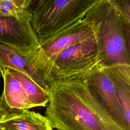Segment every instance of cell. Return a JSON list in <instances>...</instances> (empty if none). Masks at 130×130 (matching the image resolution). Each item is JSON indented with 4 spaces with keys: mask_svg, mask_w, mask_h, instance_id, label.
<instances>
[{
    "mask_svg": "<svg viewBox=\"0 0 130 130\" xmlns=\"http://www.w3.org/2000/svg\"><path fill=\"white\" fill-rule=\"evenodd\" d=\"M45 115L57 130H127L91 94L84 80L55 82Z\"/></svg>",
    "mask_w": 130,
    "mask_h": 130,
    "instance_id": "obj_1",
    "label": "cell"
},
{
    "mask_svg": "<svg viewBox=\"0 0 130 130\" xmlns=\"http://www.w3.org/2000/svg\"><path fill=\"white\" fill-rule=\"evenodd\" d=\"M109 0H43L31 11L40 46L94 18Z\"/></svg>",
    "mask_w": 130,
    "mask_h": 130,
    "instance_id": "obj_2",
    "label": "cell"
},
{
    "mask_svg": "<svg viewBox=\"0 0 130 130\" xmlns=\"http://www.w3.org/2000/svg\"><path fill=\"white\" fill-rule=\"evenodd\" d=\"M43 52L51 84L58 81L84 80L104 63L99 34L83 43L59 52L47 54L43 50Z\"/></svg>",
    "mask_w": 130,
    "mask_h": 130,
    "instance_id": "obj_3",
    "label": "cell"
},
{
    "mask_svg": "<svg viewBox=\"0 0 130 130\" xmlns=\"http://www.w3.org/2000/svg\"><path fill=\"white\" fill-rule=\"evenodd\" d=\"M99 37L105 64H129L127 23L122 16L116 0H109L96 13Z\"/></svg>",
    "mask_w": 130,
    "mask_h": 130,
    "instance_id": "obj_4",
    "label": "cell"
},
{
    "mask_svg": "<svg viewBox=\"0 0 130 130\" xmlns=\"http://www.w3.org/2000/svg\"><path fill=\"white\" fill-rule=\"evenodd\" d=\"M10 69L27 76L48 91L51 83L40 46L17 49L0 44V73Z\"/></svg>",
    "mask_w": 130,
    "mask_h": 130,
    "instance_id": "obj_5",
    "label": "cell"
},
{
    "mask_svg": "<svg viewBox=\"0 0 130 130\" xmlns=\"http://www.w3.org/2000/svg\"><path fill=\"white\" fill-rule=\"evenodd\" d=\"M91 94L127 130L108 64L102 63L84 79Z\"/></svg>",
    "mask_w": 130,
    "mask_h": 130,
    "instance_id": "obj_6",
    "label": "cell"
},
{
    "mask_svg": "<svg viewBox=\"0 0 130 130\" xmlns=\"http://www.w3.org/2000/svg\"><path fill=\"white\" fill-rule=\"evenodd\" d=\"M31 20L0 14V44L17 49L40 46Z\"/></svg>",
    "mask_w": 130,
    "mask_h": 130,
    "instance_id": "obj_7",
    "label": "cell"
},
{
    "mask_svg": "<svg viewBox=\"0 0 130 130\" xmlns=\"http://www.w3.org/2000/svg\"><path fill=\"white\" fill-rule=\"evenodd\" d=\"M0 126L6 130H53L46 116L29 109L4 111L0 115Z\"/></svg>",
    "mask_w": 130,
    "mask_h": 130,
    "instance_id": "obj_8",
    "label": "cell"
},
{
    "mask_svg": "<svg viewBox=\"0 0 130 130\" xmlns=\"http://www.w3.org/2000/svg\"><path fill=\"white\" fill-rule=\"evenodd\" d=\"M99 23L95 17L90 21L59 36L48 44L41 47L47 54L54 53L96 36L99 34Z\"/></svg>",
    "mask_w": 130,
    "mask_h": 130,
    "instance_id": "obj_9",
    "label": "cell"
},
{
    "mask_svg": "<svg viewBox=\"0 0 130 130\" xmlns=\"http://www.w3.org/2000/svg\"><path fill=\"white\" fill-rule=\"evenodd\" d=\"M4 80V90L1 95L4 111L29 109L35 107L30 102L20 82L8 69L0 73Z\"/></svg>",
    "mask_w": 130,
    "mask_h": 130,
    "instance_id": "obj_10",
    "label": "cell"
},
{
    "mask_svg": "<svg viewBox=\"0 0 130 130\" xmlns=\"http://www.w3.org/2000/svg\"><path fill=\"white\" fill-rule=\"evenodd\" d=\"M127 127L130 129V64H108Z\"/></svg>",
    "mask_w": 130,
    "mask_h": 130,
    "instance_id": "obj_11",
    "label": "cell"
},
{
    "mask_svg": "<svg viewBox=\"0 0 130 130\" xmlns=\"http://www.w3.org/2000/svg\"><path fill=\"white\" fill-rule=\"evenodd\" d=\"M10 73L21 84L30 102L36 107H46L50 100L49 91L24 74L8 69Z\"/></svg>",
    "mask_w": 130,
    "mask_h": 130,
    "instance_id": "obj_12",
    "label": "cell"
},
{
    "mask_svg": "<svg viewBox=\"0 0 130 130\" xmlns=\"http://www.w3.org/2000/svg\"><path fill=\"white\" fill-rule=\"evenodd\" d=\"M0 14L17 18H32L30 11L20 6L15 0H0Z\"/></svg>",
    "mask_w": 130,
    "mask_h": 130,
    "instance_id": "obj_13",
    "label": "cell"
},
{
    "mask_svg": "<svg viewBox=\"0 0 130 130\" xmlns=\"http://www.w3.org/2000/svg\"><path fill=\"white\" fill-rule=\"evenodd\" d=\"M43 0H29V11H30L37 4Z\"/></svg>",
    "mask_w": 130,
    "mask_h": 130,
    "instance_id": "obj_14",
    "label": "cell"
},
{
    "mask_svg": "<svg viewBox=\"0 0 130 130\" xmlns=\"http://www.w3.org/2000/svg\"><path fill=\"white\" fill-rule=\"evenodd\" d=\"M4 110V104L3 102V100H2V98L1 96L0 97V111L1 112H3Z\"/></svg>",
    "mask_w": 130,
    "mask_h": 130,
    "instance_id": "obj_15",
    "label": "cell"
},
{
    "mask_svg": "<svg viewBox=\"0 0 130 130\" xmlns=\"http://www.w3.org/2000/svg\"><path fill=\"white\" fill-rule=\"evenodd\" d=\"M0 130H6V129L4 128H3V127H2V126H0Z\"/></svg>",
    "mask_w": 130,
    "mask_h": 130,
    "instance_id": "obj_16",
    "label": "cell"
},
{
    "mask_svg": "<svg viewBox=\"0 0 130 130\" xmlns=\"http://www.w3.org/2000/svg\"><path fill=\"white\" fill-rule=\"evenodd\" d=\"M2 113H3V112H1V111H0V115H1V114H2Z\"/></svg>",
    "mask_w": 130,
    "mask_h": 130,
    "instance_id": "obj_17",
    "label": "cell"
}]
</instances>
